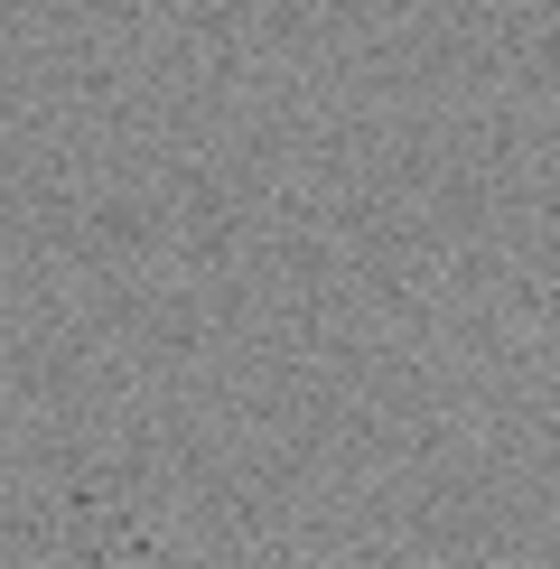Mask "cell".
I'll return each instance as SVG.
<instances>
[]
</instances>
